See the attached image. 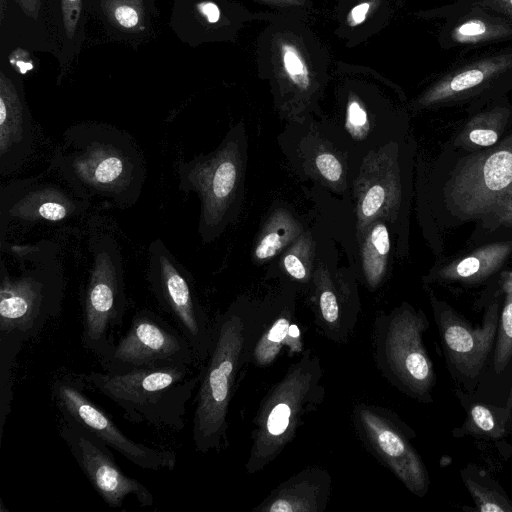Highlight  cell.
Wrapping results in <instances>:
<instances>
[{"label":"cell","instance_id":"29","mask_svg":"<svg viewBox=\"0 0 512 512\" xmlns=\"http://www.w3.org/2000/svg\"><path fill=\"white\" fill-rule=\"evenodd\" d=\"M59 19L57 25L65 41L64 48L67 44H73L81 40L83 33V0H58Z\"/></svg>","mask_w":512,"mask_h":512},{"label":"cell","instance_id":"3","mask_svg":"<svg viewBox=\"0 0 512 512\" xmlns=\"http://www.w3.org/2000/svg\"><path fill=\"white\" fill-rule=\"evenodd\" d=\"M0 338L22 345L56 318L65 294L59 246L50 240L0 244Z\"/></svg>","mask_w":512,"mask_h":512},{"label":"cell","instance_id":"18","mask_svg":"<svg viewBox=\"0 0 512 512\" xmlns=\"http://www.w3.org/2000/svg\"><path fill=\"white\" fill-rule=\"evenodd\" d=\"M34 126L22 88L0 71V175L23 167L34 151Z\"/></svg>","mask_w":512,"mask_h":512},{"label":"cell","instance_id":"27","mask_svg":"<svg viewBox=\"0 0 512 512\" xmlns=\"http://www.w3.org/2000/svg\"><path fill=\"white\" fill-rule=\"evenodd\" d=\"M315 244L310 232H304L283 252L281 266L295 282L309 285L313 277Z\"/></svg>","mask_w":512,"mask_h":512},{"label":"cell","instance_id":"8","mask_svg":"<svg viewBox=\"0 0 512 512\" xmlns=\"http://www.w3.org/2000/svg\"><path fill=\"white\" fill-rule=\"evenodd\" d=\"M425 317L402 305L379 313L373 324V358L380 374L401 392L425 400L434 384L432 362L423 343Z\"/></svg>","mask_w":512,"mask_h":512},{"label":"cell","instance_id":"25","mask_svg":"<svg viewBox=\"0 0 512 512\" xmlns=\"http://www.w3.org/2000/svg\"><path fill=\"white\" fill-rule=\"evenodd\" d=\"M301 223L287 210H275L265 221L253 249L255 261L272 259L283 252L302 233Z\"/></svg>","mask_w":512,"mask_h":512},{"label":"cell","instance_id":"22","mask_svg":"<svg viewBox=\"0 0 512 512\" xmlns=\"http://www.w3.org/2000/svg\"><path fill=\"white\" fill-rule=\"evenodd\" d=\"M332 478L321 467L305 468L283 481L252 510L254 512H323Z\"/></svg>","mask_w":512,"mask_h":512},{"label":"cell","instance_id":"15","mask_svg":"<svg viewBox=\"0 0 512 512\" xmlns=\"http://www.w3.org/2000/svg\"><path fill=\"white\" fill-rule=\"evenodd\" d=\"M450 196L465 214L498 213L512 200V145L478 155L451 183Z\"/></svg>","mask_w":512,"mask_h":512},{"label":"cell","instance_id":"6","mask_svg":"<svg viewBox=\"0 0 512 512\" xmlns=\"http://www.w3.org/2000/svg\"><path fill=\"white\" fill-rule=\"evenodd\" d=\"M245 164V138L239 128L230 130L212 152L177 162L178 189L195 193L200 201L198 233L203 243L220 236L235 216Z\"/></svg>","mask_w":512,"mask_h":512},{"label":"cell","instance_id":"11","mask_svg":"<svg viewBox=\"0 0 512 512\" xmlns=\"http://www.w3.org/2000/svg\"><path fill=\"white\" fill-rule=\"evenodd\" d=\"M86 385L79 376L64 375L54 380L52 394L62 420L89 431L135 466L151 471H172L176 453L149 446L129 438L112 418L85 393Z\"/></svg>","mask_w":512,"mask_h":512},{"label":"cell","instance_id":"7","mask_svg":"<svg viewBox=\"0 0 512 512\" xmlns=\"http://www.w3.org/2000/svg\"><path fill=\"white\" fill-rule=\"evenodd\" d=\"M91 266L83 297L81 342L100 362L116 345L126 311L124 270L120 245L108 233L89 240Z\"/></svg>","mask_w":512,"mask_h":512},{"label":"cell","instance_id":"1","mask_svg":"<svg viewBox=\"0 0 512 512\" xmlns=\"http://www.w3.org/2000/svg\"><path fill=\"white\" fill-rule=\"evenodd\" d=\"M79 194L119 208L140 198L146 180L143 154L130 133L102 122L69 126L50 165Z\"/></svg>","mask_w":512,"mask_h":512},{"label":"cell","instance_id":"13","mask_svg":"<svg viewBox=\"0 0 512 512\" xmlns=\"http://www.w3.org/2000/svg\"><path fill=\"white\" fill-rule=\"evenodd\" d=\"M186 338L149 309L134 313L127 332L99 363L104 371L124 372L136 368L195 363Z\"/></svg>","mask_w":512,"mask_h":512},{"label":"cell","instance_id":"23","mask_svg":"<svg viewBox=\"0 0 512 512\" xmlns=\"http://www.w3.org/2000/svg\"><path fill=\"white\" fill-rule=\"evenodd\" d=\"M511 39L512 19L468 4L455 9L441 34L447 48H470Z\"/></svg>","mask_w":512,"mask_h":512},{"label":"cell","instance_id":"33","mask_svg":"<svg viewBox=\"0 0 512 512\" xmlns=\"http://www.w3.org/2000/svg\"><path fill=\"white\" fill-rule=\"evenodd\" d=\"M467 424L477 433L493 437L502 433L497 428L492 412L486 406L480 404L473 405L470 408Z\"/></svg>","mask_w":512,"mask_h":512},{"label":"cell","instance_id":"30","mask_svg":"<svg viewBox=\"0 0 512 512\" xmlns=\"http://www.w3.org/2000/svg\"><path fill=\"white\" fill-rule=\"evenodd\" d=\"M494 353V368L500 373L512 357V298L508 297L503 308Z\"/></svg>","mask_w":512,"mask_h":512},{"label":"cell","instance_id":"24","mask_svg":"<svg viewBox=\"0 0 512 512\" xmlns=\"http://www.w3.org/2000/svg\"><path fill=\"white\" fill-rule=\"evenodd\" d=\"M359 239L363 277L374 290L383 282L388 267L390 237L385 220L372 223Z\"/></svg>","mask_w":512,"mask_h":512},{"label":"cell","instance_id":"26","mask_svg":"<svg viewBox=\"0 0 512 512\" xmlns=\"http://www.w3.org/2000/svg\"><path fill=\"white\" fill-rule=\"evenodd\" d=\"M100 7L113 32L134 36L143 33L150 24L144 0H101Z\"/></svg>","mask_w":512,"mask_h":512},{"label":"cell","instance_id":"2","mask_svg":"<svg viewBox=\"0 0 512 512\" xmlns=\"http://www.w3.org/2000/svg\"><path fill=\"white\" fill-rule=\"evenodd\" d=\"M259 322V306L236 300L212 323L209 354L200 371L195 395L192 440L195 450L208 453L227 439L228 413L240 372Z\"/></svg>","mask_w":512,"mask_h":512},{"label":"cell","instance_id":"12","mask_svg":"<svg viewBox=\"0 0 512 512\" xmlns=\"http://www.w3.org/2000/svg\"><path fill=\"white\" fill-rule=\"evenodd\" d=\"M352 419L371 454L409 491L424 496L429 486L428 473L398 417L382 406L360 402L353 408Z\"/></svg>","mask_w":512,"mask_h":512},{"label":"cell","instance_id":"21","mask_svg":"<svg viewBox=\"0 0 512 512\" xmlns=\"http://www.w3.org/2000/svg\"><path fill=\"white\" fill-rule=\"evenodd\" d=\"M512 83V47L481 55L459 64L444 74L424 97L433 103L456 96H464L480 88H494Z\"/></svg>","mask_w":512,"mask_h":512},{"label":"cell","instance_id":"34","mask_svg":"<svg viewBox=\"0 0 512 512\" xmlns=\"http://www.w3.org/2000/svg\"><path fill=\"white\" fill-rule=\"evenodd\" d=\"M347 126L349 132L358 139H362L369 130L366 111L357 101H351L348 105Z\"/></svg>","mask_w":512,"mask_h":512},{"label":"cell","instance_id":"39","mask_svg":"<svg viewBox=\"0 0 512 512\" xmlns=\"http://www.w3.org/2000/svg\"><path fill=\"white\" fill-rule=\"evenodd\" d=\"M511 400H512V393H511Z\"/></svg>","mask_w":512,"mask_h":512},{"label":"cell","instance_id":"4","mask_svg":"<svg viewBox=\"0 0 512 512\" xmlns=\"http://www.w3.org/2000/svg\"><path fill=\"white\" fill-rule=\"evenodd\" d=\"M78 376L115 403L128 420L172 431L185 427L187 406L200 381V372L189 365L90 371Z\"/></svg>","mask_w":512,"mask_h":512},{"label":"cell","instance_id":"19","mask_svg":"<svg viewBox=\"0 0 512 512\" xmlns=\"http://www.w3.org/2000/svg\"><path fill=\"white\" fill-rule=\"evenodd\" d=\"M497 303L487 311L481 326L473 328L452 311H443L438 327L450 362L463 375L475 377L491 349L497 328Z\"/></svg>","mask_w":512,"mask_h":512},{"label":"cell","instance_id":"35","mask_svg":"<svg viewBox=\"0 0 512 512\" xmlns=\"http://www.w3.org/2000/svg\"><path fill=\"white\" fill-rule=\"evenodd\" d=\"M465 4L479 6L512 19V0H470Z\"/></svg>","mask_w":512,"mask_h":512},{"label":"cell","instance_id":"17","mask_svg":"<svg viewBox=\"0 0 512 512\" xmlns=\"http://www.w3.org/2000/svg\"><path fill=\"white\" fill-rule=\"evenodd\" d=\"M310 292L318 329L330 341L347 343L355 331L360 310L354 287L319 264L313 273Z\"/></svg>","mask_w":512,"mask_h":512},{"label":"cell","instance_id":"36","mask_svg":"<svg viewBox=\"0 0 512 512\" xmlns=\"http://www.w3.org/2000/svg\"><path fill=\"white\" fill-rule=\"evenodd\" d=\"M470 141L483 146L488 147L496 143L498 136L497 133L489 129H474L469 134Z\"/></svg>","mask_w":512,"mask_h":512},{"label":"cell","instance_id":"16","mask_svg":"<svg viewBox=\"0 0 512 512\" xmlns=\"http://www.w3.org/2000/svg\"><path fill=\"white\" fill-rule=\"evenodd\" d=\"M354 192L358 238L375 221L394 219L400 204V181L392 148L385 146L367 154Z\"/></svg>","mask_w":512,"mask_h":512},{"label":"cell","instance_id":"20","mask_svg":"<svg viewBox=\"0 0 512 512\" xmlns=\"http://www.w3.org/2000/svg\"><path fill=\"white\" fill-rule=\"evenodd\" d=\"M292 296L285 295L274 302L259 306V322L250 349L249 364L258 368L270 366L284 346L288 348L290 356L303 352Z\"/></svg>","mask_w":512,"mask_h":512},{"label":"cell","instance_id":"10","mask_svg":"<svg viewBox=\"0 0 512 512\" xmlns=\"http://www.w3.org/2000/svg\"><path fill=\"white\" fill-rule=\"evenodd\" d=\"M147 281L158 305L189 342L195 361H206L212 324L197 296L193 277L160 238L148 248Z\"/></svg>","mask_w":512,"mask_h":512},{"label":"cell","instance_id":"28","mask_svg":"<svg viewBox=\"0 0 512 512\" xmlns=\"http://www.w3.org/2000/svg\"><path fill=\"white\" fill-rule=\"evenodd\" d=\"M311 166L318 177L334 188L345 183V167L339 155L325 145L319 146L311 155Z\"/></svg>","mask_w":512,"mask_h":512},{"label":"cell","instance_id":"9","mask_svg":"<svg viewBox=\"0 0 512 512\" xmlns=\"http://www.w3.org/2000/svg\"><path fill=\"white\" fill-rule=\"evenodd\" d=\"M58 174V173H57ZM48 167L37 176L13 180L0 187V244L16 228L58 224L82 216L91 201Z\"/></svg>","mask_w":512,"mask_h":512},{"label":"cell","instance_id":"14","mask_svg":"<svg viewBox=\"0 0 512 512\" xmlns=\"http://www.w3.org/2000/svg\"><path fill=\"white\" fill-rule=\"evenodd\" d=\"M60 434L88 481L110 508H120L129 496L143 507L154 505V496L148 488L126 475L111 448L95 435L65 420Z\"/></svg>","mask_w":512,"mask_h":512},{"label":"cell","instance_id":"31","mask_svg":"<svg viewBox=\"0 0 512 512\" xmlns=\"http://www.w3.org/2000/svg\"><path fill=\"white\" fill-rule=\"evenodd\" d=\"M465 484L473 497L476 510L480 512H511L512 503L495 490L487 489L470 479Z\"/></svg>","mask_w":512,"mask_h":512},{"label":"cell","instance_id":"38","mask_svg":"<svg viewBox=\"0 0 512 512\" xmlns=\"http://www.w3.org/2000/svg\"><path fill=\"white\" fill-rule=\"evenodd\" d=\"M370 4L369 3H361L357 6H355L351 12H350V20L354 24H359L362 21H364L366 14L369 10Z\"/></svg>","mask_w":512,"mask_h":512},{"label":"cell","instance_id":"5","mask_svg":"<svg viewBox=\"0 0 512 512\" xmlns=\"http://www.w3.org/2000/svg\"><path fill=\"white\" fill-rule=\"evenodd\" d=\"M323 375L319 357L305 350L268 391L253 421L247 473L260 472L273 462L293 440L304 417L323 402Z\"/></svg>","mask_w":512,"mask_h":512},{"label":"cell","instance_id":"32","mask_svg":"<svg viewBox=\"0 0 512 512\" xmlns=\"http://www.w3.org/2000/svg\"><path fill=\"white\" fill-rule=\"evenodd\" d=\"M282 60L285 71L291 81L303 90L309 86V78L307 69L299 57L296 49L288 44L282 48Z\"/></svg>","mask_w":512,"mask_h":512},{"label":"cell","instance_id":"37","mask_svg":"<svg viewBox=\"0 0 512 512\" xmlns=\"http://www.w3.org/2000/svg\"><path fill=\"white\" fill-rule=\"evenodd\" d=\"M43 0H16L24 14L34 20H37L42 8Z\"/></svg>","mask_w":512,"mask_h":512}]
</instances>
